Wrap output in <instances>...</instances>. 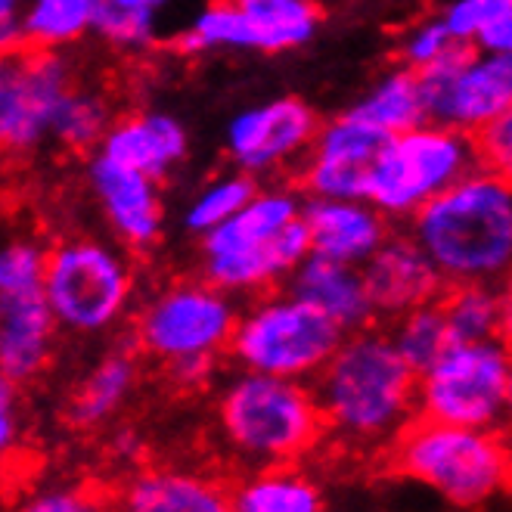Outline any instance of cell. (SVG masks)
I'll list each match as a JSON object with an SVG mask.
<instances>
[{"label": "cell", "instance_id": "1", "mask_svg": "<svg viewBox=\"0 0 512 512\" xmlns=\"http://www.w3.org/2000/svg\"><path fill=\"white\" fill-rule=\"evenodd\" d=\"M311 385L326 435L357 454L388 450L419 416V373L382 323L348 333Z\"/></svg>", "mask_w": 512, "mask_h": 512}, {"label": "cell", "instance_id": "2", "mask_svg": "<svg viewBox=\"0 0 512 512\" xmlns=\"http://www.w3.org/2000/svg\"><path fill=\"white\" fill-rule=\"evenodd\" d=\"M447 286L512 277V177L475 168L404 224Z\"/></svg>", "mask_w": 512, "mask_h": 512}, {"label": "cell", "instance_id": "3", "mask_svg": "<svg viewBox=\"0 0 512 512\" xmlns=\"http://www.w3.org/2000/svg\"><path fill=\"white\" fill-rule=\"evenodd\" d=\"M215 429L224 457L243 472L295 466L329 438L311 382L239 367L218 385Z\"/></svg>", "mask_w": 512, "mask_h": 512}, {"label": "cell", "instance_id": "4", "mask_svg": "<svg viewBox=\"0 0 512 512\" xmlns=\"http://www.w3.org/2000/svg\"><path fill=\"white\" fill-rule=\"evenodd\" d=\"M385 457L391 472L419 481L460 509L494 500L512 478V454L497 432L423 416L398 435Z\"/></svg>", "mask_w": 512, "mask_h": 512}, {"label": "cell", "instance_id": "5", "mask_svg": "<svg viewBox=\"0 0 512 512\" xmlns=\"http://www.w3.org/2000/svg\"><path fill=\"white\" fill-rule=\"evenodd\" d=\"M345 336L336 320L280 286L243 301L227 360L239 370L314 382Z\"/></svg>", "mask_w": 512, "mask_h": 512}, {"label": "cell", "instance_id": "6", "mask_svg": "<svg viewBox=\"0 0 512 512\" xmlns=\"http://www.w3.org/2000/svg\"><path fill=\"white\" fill-rule=\"evenodd\" d=\"M44 289L59 333L87 339L109 333L134 311L137 277L122 243L66 236L50 246Z\"/></svg>", "mask_w": 512, "mask_h": 512}, {"label": "cell", "instance_id": "7", "mask_svg": "<svg viewBox=\"0 0 512 512\" xmlns=\"http://www.w3.org/2000/svg\"><path fill=\"white\" fill-rule=\"evenodd\" d=\"M475 168H481L475 134L426 122L388 137L370 171L367 199L404 227L435 196L450 190Z\"/></svg>", "mask_w": 512, "mask_h": 512}, {"label": "cell", "instance_id": "8", "mask_svg": "<svg viewBox=\"0 0 512 512\" xmlns=\"http://www.w3.org/2000/svg\"><path fill=\"white\" fill-rule=\"evenodd\" d=\"M243 301L205 277L174 280L140 301L131 339L159 367L187 357H227Z\"/></svg>", "mask_w": 512, "mask_h": 512}, {"label": "cell", "instance_id": "9", "mask_svg": "<svg viewBox=\"0 0 512 512\" xmlns=\"http://www.w3.org/2000/svg\"><path fill=\"white\" fill-rule=\"evenodd\" d=\"M509 370L512 345L506 339L454 342L419 373V416L500 432V426H509Z\"/></svg>", "mask_w": 512, "mask_h": 512}, {"label": "cell", "instance_id": "10", "mask_svg": "<svg viewBox=\"0 0 512 512\" xmlns=\"http://www.w3.org/2000/svg\"><path fill=\"white\" fill-rule=\"evenodd\" d=\"M81 72L69 50L19 47L0 66V143L10 156H32L44 143L56 112Z\"/></svg>", "mask_w": 512, "mask_h": 512}, {"label": "cell", "instance_id": "11", "mask_svg": "<svg viewBox=\"0 0 512 512\" xmlns=\"http://www.w3.org/2000/svg\"><path fill=\"white\" fill-rule=\"evenodd\" d=\"M416 75L426 118L435 125L478 134L512 109V53H481L475 44H457Z\"/></svg>", "mask_w": 512, "mask_h": 512}, {"label": "cell", "instance_id": "12", "mask_svg": "<svg viewBox=\"0 0 512 512\" xmlns=\"http://www.w3.org/2000/svg\"><path fill=\"white\" fill-rule=\"evenodd\" d=\"M323 118L301 97H274L239 109L224 131L233 168L267 180H292L320 131Z\"/></svg>", "mask_w": 512, "mask_h": 512}, {"label": "cell", "instance_id": "13", "mask_svg": "<svg viewBox=\"0 0 512 512\" xmlns=\"http://www.w3.org/2000/svg\"><path fill=\"white\" fill-rule=\"evenodd\" d=\"M388 143V134L360 122L348 109L323 118L295 184L308 199H367L370 171Z\"/></svg>", "mask_w": 512, "mask_h": 512}, {"label": "cell", "instance_id": "14", "mask_svg": "<svg viewBox=\"0 0 512 512\" xmlns=\"http://www.w3.org/2000/svg\"><path fill=\"white\" fill-rule=\"evenodd\" d=\"M84 184L115 243L128 252H149L162 239L165 199L156 177L94 153L84 159Z\"/></svg>", "mask_w": 512, "mask_h": 512}, {"label": "cell", "instance_id": "15", "mask_svg": "<svg viewBox=\"0 0 512 512\" xmlns=\"http://www.w3.org/2000/svg\"><path fill=\"white\" fill-rule=\"evenodd\" d=\"M364 280L382 326L426 301L441 298L447 289L435 261L407 227L391 230L376 255L364 264Z\"/></svg>", "mask_w": 512, "mask_h": 512}, {"label": "cell", "instance_id": "16", "mask_svg": "<svg viewBox=\"0 0 512 512\" xmlns=\"http://www.w3.org/2000/svg\"><path fill=\"white\" fill-rule=\"evenodd\" d=\"M314 252L305 218L286 227L280 236L258 246L199 255V277L230 292L239 301H249L261 292L280 289L295 274V267Z\"/></svg>", "mask_w": 512, "mask_h": 512}, {"label": "cell", "instance_id": "17", "mask_svg": "<svg viewBox=\"0 0 512 512\" xmlns=\"http://www.w3.org/2000/svg\"><path fill=\"white\" fill-rule=\"evenodd\" d=\"M59 323L44 286L0 289V376L28 385L53 357Z\"/></svg>", "mask_w": 512, "mask_h": 512}, {"label": "cell", "instance_id": "18", "mask_svg": "<svg viewBox=\"0 0 512 512\" xmlns=\"http://www.w3.org/2000/svg\"><path fill=\"white\" fill-rule=\"evenodd\" d=\"M97 153L134 171L156 177L159 184L187 162L190 134L177 115L162 109H134L115 118Z\"/></svg>", "mask_w": 512, "mask_h": 512}, {"label": "cell", "instance_id": "19", "mask_svg": "<svg viewBox=\"0 0 512 512\" xmlns=\"http://www.w3.org/2000/svg\"><path fill=\"white\" fill-rule=\"evenodd\" d=\"M305 224L317 255L364 267L398 224L370 199H308Z\"/></svg>", "mask_w": 512, "mask_h": 512}, {"label": "cell", "instance_id": "20", "mask_svg": "<svg viewBox=\"0 0 512 512\" xmlns=\"http://www.w3.org/2000/svg\"><path fill=\"white\" fill-rule=\"evenodd\" d=\"M115 512H233L230 488L212 472L149 466L115 494Z\"/></svg>", "mask_w": 512, "mask_h": 512}, {"label": "cell", "instance_id": "21", "mask_svg": "<svg viewBox=\"0 0 512 512\" xmlns=\"http://www.w3.org/2000/svg\"><path fill=\"white\" fill-rule=\"evenodd\" d=\"M286 289L314 305L317 311H323L329 320H336L345 333H357V329L379 323L364 280V267L357 264H345L311 252L286 280Z\"/></svg>", "mask_w": 512, "mask_h": 512}, {"label": "cell", "instance_id": "22", "mask_svg": "<svg viewBox=\"0 0 512 512\" xmlns=\"http://www.w3.org/2000/svg\"><path fill=\"white\" fill-rule=\"evenodd\" d=\"M305 202L308 196L301 193L295 180H267L230 221L199 239V255H218L267 243V239L280 236L286 227L305 218Z\"/></svg>", "mask_w": 512, "mask_h": 512}, {"label": "cell", "instance_id": "23", "mask_svg": "<svg viewBox=\"0 0 512 512\" xmlns=\"http://www.w3.org/2000/svg\"><path fill=\"white\" fill-rule=\"evenodd\" d=\"M140 348L131 342H122L118 348L106 351L94 367L84 373V379L75 385L72 398L66 404L69 426L78 432L100 429L125 410L131 401L137 376H140Z\"/></svg>", "mask_w": 512, "mask_h": 512}, {"label": "cell", "instance_id": "24", "mask_svg": "<svg viewBox=\"0 0 512 512\" xmlns=\"http://www.w3.org/2000/svg\"><path fill=\"white\" fill-rule=\"evenodd\" d=\"M233 512H326L323 488L298 466L255 469L230 488Z\"/></svg>", "mask_w": 512, "mask_h": 512}, {"label": "cell", "instance_id": "25", "mask_svg": "<svg viewBox=\"0 0 512 512\" xmlns=\"http://www.w3.org/2000/svg\"><path fill=\"white\" fill-rule=\"evenodd\" d=\"M348 112L388 137L429 122L426 106H423V90H419V75L401 63L385 69L364 94L348 106Z\"/></svg>", "mask_w": 512, "mask_h": 512}, {"label": "cell", "instance_id": "26", "mask_svg": "<svg viewBox=\"0 0 512 512\" xmlns=\"http://www.w3.org/2000/svg\"><path fill=\"white\" fill-rule=\"evenodd\" d=\"M171 47L184 56L258 53V28L239 0H208L174 35Z\"/></svg>", "mask_w": 512, "mask_h": 512}, {"label": "cell", "instance_id": "27", "mask_svg": "<svg viewBox=\"0 0 512 512\" xmlns=\"http://www.w3.org/2000/svg\"><path fill=\"white\" fill-rule=\"evenodd\" d=\"M115 103L109 97V90L78 78V84L69 90V97L63 100L56 112V122L50 131V143L66 149L72 156H94L103 146L109 128L115 125Z\"/></svg>", "mask_w": 512, "mask_h": 512}, {"label": "cell", "instance_id": "28", "mask_svg": "<svg viewBox=\"0 0 512 512\" xmlns=\"http://www.w3.org/2000/svg\"><path fill=\"white\" fill-rule=\"evenodd\" d=\"M97 0H28L19 16V47L72 50L94 35Z\"/></svg>", "mask_w": 512, "mask_h": 512}, {"label": "cell", "instance_id": "29", "mask_svg": "<svg viewBox=\"0 0 512 512\" xmlns=\"http://www.w3.org/2000/svg\"><path fill=\"white\" fill-rule=\"evenodd\" d=\"M441 305L454 342L503 339V317H506L503 286H491V283L447 286L441 295Z\"/></svg>", "mask_w": 512, "mask_h": 512}, {"label": "cell", "instance_id": "30", "mask_svg": "<svg viewBox=\"0 0 512 512\" xmlns=\"http://www.w3.org/2000/svg\"><path fill=\"white\" fill-rule=\"evenodd\" d=\"M258 28V53H289L317 38L323 4L317 0H264L246 7Z\"/></svg>", "mask_w": 512, "mask_h": 512}, {"label": "cell", "instance_id": "31", "mask_svg": "<svg viewBox=\"0 0 512 512\" xmlns=\"http://www.w3.org/2000/svg\"><path fill=\"white\" fill-rule=\"evenodd\" d=\"M258 187H261V180L246 171H239V168L208 177L193 193V199L187 202L184 215H180V227H184L190 236L202 239L205 233H212L215 227L230 221L239 208L258 193Z\"/></svg>", "mask_w": 512, "mask_h": 512}, {"label": "cell", "instance_id": "32", "mask_svg": "<svg viewBox=\"0 0 512 512\" xmlns=\"http://www.w3.org/2000/svg\"><path fill=\"white\" fill-rule=\"evenodd\" d=\"M385 329H388L391 342H395L398 354L407 360L416 373H426L435 360L450 345H454V339H450V329H447L441 298L426 301V305L401 314L398 320L385 323Z\"/></svg>", "mask_w": 512, "mask_h": 512}, {"label": "cell", "instance_id": "33", "mask_svg": "<svg viewBox=\"0 0 512 512\" xmlns=\"http://www.w3.org/2000/svg\"><path fill=\"white\" fill-rule=\"evenodd\" d=\"M460 41H454L450 28L444 25L441 16H429L423 22L410 25L404 38L398 41V63L413 69V72H423L429 66H435L438 59H444L450 50H454Z\"/></svg>", "mask_w": 512, "mask_h": 512}, {"label": "cell", "instance_id": "34", "mask_svg": "<svg viewBox=\"0 0 512 512\" xmlns=\"http://www.w3.org/2000/svg\"><path fill=\"white\" fill-rule=\"evenodd\" d=\"M10 512H109L100 491L84 485H53L25 494Z\"/></svg>", "mask_w": 512, "mask_h": 512}, {"label": "cell", "instance_id": "35", "mask_svg": "<svg viewBox=\"0 0 512 512\" xmlns=\"http://www.w3.org/2000/svg\"><path fill=\"white\" fill-rule=\"evenodd\" d=\"M509 7H512V0H447L438 16L450 28L454 41L475 44V38Z\"/></svg>", "mask_w": 512, "mask_h": 512}, {"label": "cell", "instance_id": "36", "mask_svg": "<svg viewBox=\"0 0 512 512\" xmlns=\"http://www.w3.org/2000/svg\"><path fill=\"white\" fill-rule=\"evenodd\" d=\"M481 165L512 177V109L497 115L491 125L475 134Z\"/></svg>", "mask_w": 512, "mask_h": 512}, {"label": "cell", "instance_id": "37", "mask_svg": "<svg viewBox=\"0 0 512 512\" xmlns=\"http://www.w3.org/2000/svg\"><path fill=\"white\" fill-rule=\"evenodd\" d=\"M221 360L224 357H187V360H177V364L162 367L168 382L180 391H202L208 388L218 373H221Z\"/></svg>", "mask_w": 512, "mask_h": 512}, {"label": "cell", "instance_id": "38", "mask_svg": "<svg viewBox=\"0 0 512 512\" xmlns=\"http://www.w3.org/2000/svg\"><path fill=\"white\" fill-rule=\"evenodd\" d=\"M16 391H19L16 382H10V379L0 382V450H4L7 457L22 441V413H19Z\"/></svg>", "mask_w": 512, "mask_h": 512}, {"label": "cell", "instance_id": "39", "mask_svg": "<svg viewBox=\"0 0 512 512\" xmlns=\"http://www.w3.org/2000/svg\"><path fill=\"white\" fill-rule=\"evenodd\" d=\"M475 50L481 53H512V7L500 13L485 32L475 38Z\"/></svg>", "mask_w": 512, "mask_h": 512}, {"label": "cell", "instance_id": "40", "mask_svg": "<svg viewBox=\"0 0 512 512\" xmlns=\"http://www.w3.org/2000/svg\"><path fill=\"white\" fill-rule=\"evenodd\" d=\"M28 0H0V44L4 53L19 50V16Z\"/></svg>", "mask_w": 512, "mask_h": 512}, {"label": "cell", "instance_id": "41", "mask_svg": "<svg viewBox=\"0 0 512 512\" xmlns=\"http://www.w3.org/2000/svg\"><path fill=\"white\" fill-rule=\"evenodd\" d=\"M112 457L122 463H140L143 457V438L134 429H122L112 438Z\"/></svg>", "mask_w": 512, "mask_h": 512}, {"label": "cell", "instance_id": "42", "mask_svg": "<svg viewBox=\"0 0 512 512\" xmlns=\"http://www.w3.org/2000/svg\"><path fill=\"white\" fill-rule=\"evenodd\" d=\"M100 4L128 10V13H143V16H162V10L168 7V0H100Z\"/></svg>", "mask_w": 512, "mask_h": 512}, {"label": "cell", "instance_id": "43", "mask_svg": "<svg viewBox=\"0 0 512 512\" xmlns=\"http://www.w3.org/2000/svg\"><path fill=\"white\" fill-rule=\"evenodd\" d=\"M503 301H506V317H503V339L512 345V277L503 283Z\"/></svg>", "mask_w": 512, "mask_h": 512}, {"label": "cell", "instance_id": "44", "mask_svg": "<svg viewBox=\"0 0 512 512\" xmlns=\"http://www.w3.org/2000/svg\"><path fill=\"white\" fill-rule=\"evenodd\" d=\"M509 426H512V370H509Z\"/></svg>", "mask_w": 512, "mask_h": 512}, {"label": "cell", "instance_id": "45", "mask_svg": "<svg viewBox=\"0 0 512 512\" xmlns=\"http://www.w3.org/2000/svg\"><path fill=\"white\" fill-rule=\"evenodd\" d=\"M243 7H252V4H264V0H239Z\"/></svg>", "mask_w": 512, "mask_h": 512}, {"label": "cell", "instance_id": "46", "mask_svg": "<svg viewBox=\"0 0 512 512\" xmlns=\"http://www.w3.org/2000/svg\"><path fill=\"white\" fill-rule=\"evenodd\" d=\"M317 4H323V7H326V4H336V0H317Z\"/></svg>", "mask_w": 512, "mask_h": 512}]
</instances>
